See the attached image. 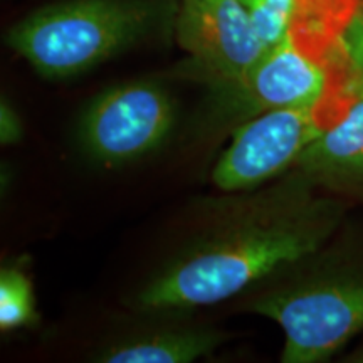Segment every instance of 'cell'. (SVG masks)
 <instances>
[{
  "mask_svg": "<svg viewBox=\"0 0 363 363\" xmlns=\"http://www.w3.org/2000/svg\"><path fill=\"white\" fill-rule=\"evenodd\" d=\"M135 294L142 311L194 310L238 298L279 267L325 247L347 206L293 169L271 184L225 194Z\"/></svg>",
  "mask_w": 363,
  "mask_h": 363,
  "instance_id": "1",
  "label": "cell"
},
{
  "mask_svg": "<svg viewBox=\"0 0 363 363\" xmlns=\"http://www.w3.org/2000/svg\"><path fill=\"white\" fill-rule=\"evenodd\" d=\"M238 298L244 311L283 330L281 362H326L363 331V259L328 242Z\"/></svg>",
  "mask_w": 363,
  "mask_h": 363,
  "instance_id": "2",
  "label": "cell"
},
{
  "mask_svg": "<svg viewBox=\"0 0 363 363\" xmlns=\"http://www.w3.org/2000/svg\"><path fill=\"white\" fill-rule=\"evenodd\" d=\"M160 0H57L16 22L9 48L45 79L84 74L153 34Z\"/></svg>",
  "mask_w": 363,
  "mask_h": 363,
  "instance_id": "3",
  "label": "cell"
},
{
  "mask_svg": "<svg viewBox=\"0 0 363 363\" xmlns=\"http://www.w3.org/2000/svg\"><path fill=\"white\" fill-rule=\"evenodd\" d=\"M362 74L343 45L323 51L286 38L266 51L246 79L216 91V104L235 126L279 108L347 106Z\"/></svg>",
  "mask_w": 363,
  "mask_h": 363,
  "instance_id": "4",
  "label": "cell"
},
{
  "mask_svg": "<svg viewBox=\"0 0 363 363\" xmlns=\"http://www.w3.org/2000/svg\"><path fill=\"white\" fill-rule=\"evenodd\" d=\"M347 106L279 108L235 126L233 138L217 158L212 182L224 194L247 192L271 184L296 167L299 157Z\"/></svg>",
  "mask_w": 363,
  "mask_h": 363,
  "instance_id": "5",
  "label": "cell"
},
{
  "mask_svg": "<svg viewBox=\"0 0 363 363\" xmlns=\"http://www.w3.org/2000/svg\"><path fill=\"white\" fill-rule=\"evenodd\" d=\"M170 91L155 79H133L96 94L78 123V138L91 160L125 165L155 152L175 128Z\"/></svg>",
  "mask_w": 363,
  "mask_h": 363,
  "instance_id": "6",
  "label": "cell"
},
{
  "mask_svg": "<svg viewBox=\"0 0 363 363\" xmlns=\"http://www.w3.org/2000/svg\"><path fill=\"white\" fill-rule=\"evenodd\" d=\"M175 34L194 78L214 91L246 79L266 54L242 0H179Z\"/></svg>",
  "mask_w": 363,
  "mask_h": 363,
  "instance_id": "7",
  "label": "cell"
},
{
  "mask_svg": "<svg viewBox=\"0 0 363 363\" xmlns=\"http://www.w3.org/2000/svg\"><path fill=\"white\" fill-rule=\"evenodd\" d=\"M266 51L286 38L331 51L343 45L363 0H242Z\"/></svg>",
  "mask_w": 363,
  "mask_h": 363,
  "instance_id": "8",
  "label": "cell"
},
{
  "mask_svg": "<svg viewBox=\"0 0 363 363\" xmlns=\"http://www.w3.org/2000/svg\"><path fill=\"white\" fill-rule=\"evenodd\" d=\"M294 169L330 194H363V74L342 116L305 150Z\"/></svg>",
  "mask_w": 363,
  "mask_h": 363,
  "instance_id": "9",
  "label": "cell"
},
{
  "mask_svg": "<svg viewBox=\"0 0 363 363\" xmlns=\"http://www.w3.org/2000/svg\"><path fill=\"white\" fill-rule=\"evenodd\" d=\"M227 335L194 321L167 320L135 328L104 343L94 353L101 363H189L212 355Z\"/></svg>",
  "mask_w": 363,
  "mask_h": 363,
  "instance_id": "10",
  "label": "cell"
},
{
  "mask_svg": "<svg viewBox=\"0 0 363 363\" xmlns=\"http://www.w3.org/2000/svg\"><path fill=\"white\" fill-rule=\"evenodd\" d=\"M39 321L34 283L21 261L0 269V331L27 330Z\"/></svg>",
  "mask_w": 363,
  "mask_h": 363,
  "instance_id": "11",
  "label": "cell"
},
{
  "mask_svg": "<svg viewBox=\"0 0 363 363\" xmlns=\"http://www.w3.org/2000/svg\"><path fill=\"white\" fill-rule=\"evenodd\" d=\"M22 120L16 108L9 99H2L0 103V142L2 145L19 143L22 138Z\"/></svg>",
  "mask_w": 363,
  "mask_h": 363,
  "instance_id": "12",
  "label": "cell"
},
{
  "mask_svg": "<svg viewBox=\"0 0 363 363\" xmlns=\"http://www.w3.org/2000/svg\"><path fill=\"white\" fill-rule=\"evenodd\" d=\"M343 360L350 362V363H363V343L358 345L355 350H352L350 353H348Z\"/></svg>",
  "mask_w": 363,
  "mask_h": 363,
  "instance_id": "13",
  "label": "cell"
}]
</instances>
